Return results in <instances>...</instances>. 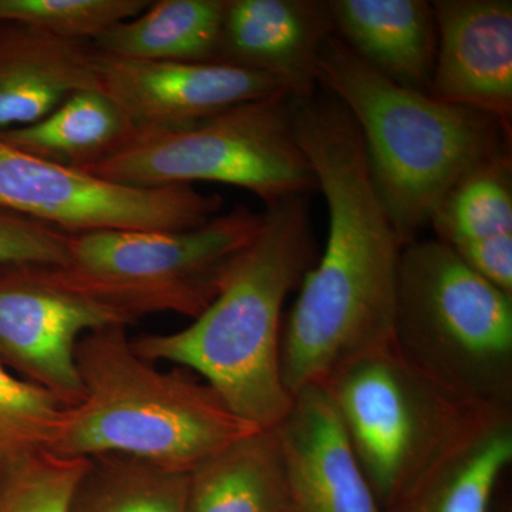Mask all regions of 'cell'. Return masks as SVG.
<instances>
[{"label":"cell","instance_id":"1","mask_svg":"<svg viewBox=\"0 0 512 512\" xmlns=\"http://www.w3.org/2000/svg\"><path fill=\"white\" fill-rule=\"evenodd\" d=\"M296 140L328 204L329 235L282 322L281 376L291 396L396 340L403 245L377 195L356 121L335 97L292 100Z\"/></svg>","mask_w":512,"mask_h":512},{"label":"cell","instance_id":"2","mask_svg":"<svg viewBox=\"0 0 512 512\" xmlns=\"http://www.w3.org/2000/svg\"><path fill=\"white\" fill-rule=\"evenodd\" d=\"M316 251L306 195L268 205L205 312L177 332L131 339L133 349L148 362L194 370L256 427L278 426L293 400L281 376L282 308L316 264Z\"/></svg>","mask_w":512,"mask_h":512},{"label":"cell","instance_id":"3","mask_svg":"<svg viewBox=\"0 0 512 512\" xmlns=\"http://www.w3.org/2000/svg\"><path fill=\"white\" fill-rule=\"evenodd\" d=\"M318 79L356 121L377 195L403 247L467 175L511 156V128L393 82L338 35L320 50Z\"/></svg>","mask_w":512,"mask_h":512},{"label":"cell","instance_id":"4","mask_svg":"<svg viewBox=\"0 0 512 512\" xmlns=\"http://www.w3.org/2000/svg\"><path fill=\"white\" fill-rule=\"evenodd\" d=\"M82 402L66 407L50 453L121 454L191 473L205 458L261 429L239 417L207 382L163 372L138 356L127 326L86 333L77 343Z\"/></svg>","mask_w":512,"mask_h":512},{"label":"cell","instance_id":"5","mask_svg":"<svg viewBox=\"0 0 512 512\" xmlns=\"http://www.w3.org/2000/svg\"><path fill=\"white\" fill-rule=\"evenodd\" d=\"M353 453L389 512L497 414L421 369L397 345L350 360L322 384Z\"/></svg>","mask_w":512,"mask_h":512},{"label":"cell","instance_id":"6","mask_svg":"<svg viewBox=\"0 0 512 512\" xmlns=\"http://www.w3.org/2000/svg\"><path fill=\"white\" fill-rule=\"evenodd\" d=\"M397 345L451 390L512 410V295L488 282L439 239L402 249Z\"/></svg>","mask_w":512,"mask_h":512},{"label":"cell","instance_id":"7","mask_svg":"<svg viewBox=\"0 0 512 512\" xmlns=\"http://www.w3.org/2000/svg\"><path fill=\"white\" fill-rule=\"evenodd\" d=\"M262 214L247 207L183 231L70 234L69 255L46 266L53 281L134 325L156 313L197 319L220 293Z\"/></svg>","mask_w":512,"mask_h":512},{"label":"cell","instance_id":"8","mask_svg":"<svg viewBox=\"0 0 512 512\" xmlns=\"http://www.w3.org/2000/svg\"><path fill=\"white\" fill-rule=\"evenodd\" d=\"M84 171L133 187L234 185L266 207L318 188L296 140L286 93L237 104L183 130L134 138Z\"/></svg>","mask_w":512,"mask_h":512},{"label":"cell","instance_id":"9","mask_svg":"<svg viewBox=\"0 0 512 512\" xmlns=\"http://www.w3.org/2000/svg\"><path fill=\"white\" fill-rule=\"evenodd\" d=\"M221 195L194 185L133 187L30 156L0 138V208L67 234L183 231L220 214Z\"/></svg>","mask_w":512,"mask_h":512},{"label":"cell","instance_id":"10","mask_svg":"<svg viewBox=\"0 0 512 512\" xmlns=\"http://www.w3.org/2000/svg\"><path fill=\"white\" fill-rule=\"evenodd\" d=\"M127 326L110 309L53 281L46 266L0 265V365L73 407L83 384L76 348L86 333Z\"/></svg>","mask_w":512,"mask_h":512},{"label":"cell","instance_id":"11","mask_svg":"<svg viewBox=\"0 0 512 512\" xmlns=\"http://www.w3.org/2000/svg\"><path fill=\"white\" fill-rule=\"evenodd\" d=\"M97 79L100 92L126 114L134 138L183 130L237 104L286 93L272 77L232 64L154 62L100 52Z\"/></svg>","mask_w":512,"mask_h":512},{"label":"cell","instance_id":"12","mask_svg":"<svg viewBox=\"0 0 512 512\" xmlns=\"http://www.w3.org/2000/svg\"><path fill=\"white\" fill-rule=\"evenodd\" d=\"M433 9L437 55L430 96L511 128V0H439Z\"/></svg>","mask_w":512,"mask_h":512},{"label":"cell","instance_id":"13","mask_svg":"<svg viewBox=\"0 0 512 512\" xmlns=\"http://www.w3.org/2000/svg\"><path fill=\"white\" fill-rule=\"evenodd\" d=\"M336 35L323 0H227L217 62L272 77L292 100L319 86L320 50Z\"/></svg>","mask_w":512,"mask_h":512},{"label":"cell","instance_id":"14","mask_svg":"<svg viewBox=\"0 0 512 512\" xmlns=\"http://www.w3.org/2000/svg\"><path fill=\"white\" fill-rule=\"evenodd\" d=\"M275 430L288 478L289 512H387L323 387L296 393Z\"/></svg>","mask_w":512,"mask_h":512},{"label":"cell","instance_id":"15","mask_svg":"<svg viewBox=\"0 0 512 512\" xmlns=\"http://www.w3.org/2000/svg\"><path fill=\"white\" fill-rule=\"evenodd\" d=\"M97 56L93 42L0 22V131L42 120L74 93L100 90Z\"/></svg>","mask_w":512,"mask_h":512},{"label":"cell","instance_id":"16","mask_svg":"<svg viewBox=\"0 0 512 512\" xmlns=\"http://www.w3.org/2000/svg\"><path fill=\"white\" fill-rule=\"evenodd\" d=\"M335 30L377 72L429 94L437 55L433 3L424 0H330Z\"/></svg>","mask_w":512,"mask_h":512},{"label":"cell","instance_id":"17","mask_svg":"<svg viewBox=\"0 0 512 512\" xmlns=\"http://www.w3.org/2000/svg\"><path fill=\"white\" fill-rule=\"evenodd\" d=\"M187 512H289L275 427L241 437L198 464L190 473Z\"/></svg>","mask_w":512,"mask_h":512},{"label":"cell","instance_id":"18","mask_svg":"<svg viewBox=\"0 0 512 512\" xmlns=\"http://www.w3.org/2000/svg\"><path fill=\"white\" fill-rule=\"evenodd\" d=\"M134 137L126 114L100 90L74 93L42 120L0 131L23 153L82 170L119 153Z\"/></svg>","mask_w":512,"mask_h":512},{"label":"cell","instance_id":"19","mask_svg":"<svg viewBox=\"0 0 512 512\" xmlns=\"http://www.w3.org/2000/svg\"><path fill=\"white\" fill-rule=\"evenodd\" d=\"M227 0H158L101 33L103 55L154 62H217Z\"/></svg>","mask_w":512,"mask_h":512},{"label":"cell","instance_id":"20","mask_svg":"<svg viewBox=\"0 0 512 512\" xmlns=\"http://www.w3.org/2000/svg\"><path fill=\"white\" fill-rule=\"evenodd\" d=\"M512 461V412L497 414L389 512H491Z\"/></svg>","mask_w":512,"mask_h":512},{"label":"cell","instance_id":"21","mask_svg":"<svg viewBox=\"0 0 512 512\" xmlns=\"http://www.w3.org/2000/svg\"><path fill=\"white\" fill-rule=\"evenodd\" d=\"M190 473L141 458L90 457L69 512H187Z\"/></svg>","mask_w":512,"mask_h":512},{"label":"cell","instance_id":"22","mask_svg":"<svg viewBox=\"0 0 512 512\" xmlns=\"http://www.w3.org/2000/svg\"><path fill=\"white\" fill-rule=\"evenodd\" d=\"M430 225L436 239L454 252L512 238V156L467 175L441 202Z\"/></svg>","mask_w":512,"mask_h":512},{"label":"cell","instance_id":"23","mask_svg":"<svg viewBox=\"0 0 512 512\" xmlns=\"http://www.w3.org/2000/svg\"><path fill=\"white\" fill-rule=\"evenodd\" d=\"M89 461L39 451L0 464V512H69Z\"/></svg>","mask_w":512,"mask_h":512},{"label":"cell","instance_id":"24","mask_svg":"<svg viewBox=\"0 0 512 512\" xmlns=\"http://www.w3.org/2000/svg\"><path fill=\"white\" fill-rule=\"evenodd\" d=\"M151 0H0V22L19 23L64 39L93 42L136 18Z\"/></svg>","mask_w":512,"mask_h":512},{"label":"cell","instance_id":"25","mask_svg":"<svg viewBox=\"0 0 512 512\" xmlns=\"http://www.w3.org/2000/svg\"><path fill=\"white\" fill-rule=\"evenodd\" d=\"M64 409L52 393L0 365V464L49 450Z\"/></svg>","mask_w":512,"mask_h":512},{"label":"cell","instance_id":"26","mask_svg":"<svg viewBox=\"0 0 512 512\" xmlns=\"http://www.w3.org/2000/svg\"><path fill=\"white\" fill-rule=\"evenodd\" d=\"M69 241L62 229L0 208V265H63Z\"/></svg>","mask_w":512,"mask_h":512},{"label":"cell","instance_id":"27","mask_svg":"<svg viewBox=\"0 0 512 512\" xmlns=\"http://www.w3.org/2000/svg\"><path fill=\"white\" fill-rule=\"evenodd\" d=\"M501 512H511L510 508L505 507L504 510H501Z\"/></svg>","mask_w":512,"mask_h":512}]
</instances>
